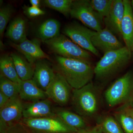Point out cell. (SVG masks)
<instances>
[{"instance_id": "6da1fadb", "label": "cell", "mask_w": 133, "mask_h": 133, "mask_svg": "<svg viewBox=\"0 0 133 133\" xmlns=\"http://www.w3.org/2000/svg\"><path fill=\"white\" fill-rule=\"evenodd\" d=\"M56 68L73 89H78L90 83L94 75L90 63L81 59L57 56Z\"/></svg>"}, {"instance_id": "7a4b0ae2", "label": "cell", "mask_w": 133, "mask_h": 133, "mask_svg": "<svg viewBox=\"0 0 133 133\" xmlns=\"http://www.w3.org/2000/svg\"><path fill=\"white\" fill-rule=\"evenodd\" d=\"M132 56L126 46L106 52L94 67V75L99 79L107 78L125 66Z\"/></svg>"}, {"instance_id": "3957f363", "label": "cell", "mask_w": 133, "mask_h": 133, "mask_svg": "<svg viewBox=\"0 0 133 133\" xmlns=\"http://www.w3.org/2000/svg\"><path fill=\"white\" fill-rule=\"evenodd\" d=\"M72 103L79 115L91 117L96 114L99 107L98 95L92 83L78 89H73Z\"/></svg>"}, {"instance_id": "277c9868", "label": "cell", "mask_w": 133, "mask_h": 133, "mask_svg": "<svg viewBox=\"0 0 133 133\" xmlns=\"http://www.w3.org/2000/svg\"><path fill=\"white\" fill-rule=\"evenodd\" d=\"M44 42L58 56L90 63L92 56L90 52L76 44L64 34Z\"/></svg>"}, {"instance_id": "5b68a950", "label": "cell", "mask_w": 133, "mask_h": 133, "mask_svg": "<svg viewBox=\"0 0 133 133\" xmlns=\"http://www.w3.org/2000/svg\"><path fill=\"white\" fill-rule=\"evenodd\" d=\"M133 95V74L128 72L117 79L106 91L108 104L114 107L128 100Z\"/></svg>"}, {"instance_id": "8992f818", "label": "cell", "mask_w": 133, "mask_h": 133, "mask_svg": "<svg viewBox=\"0 0 133 133\" xmlns=\"http://www.w3.org/2000/svg\"><path fill=\"white\" fill-rule=\"evenodd\" d=\"M70 16L80 21L88 28L98 31L102 29L103 18L93 8L90 1H73Z\"/></svg>"}, {"instance_id": "52a82bcc", "label": "cell", "mask_w": 133, "mask_h": 133, "mask_svg": "<svg viewBox=\"0 0 133 133\" xmlns=\"http://www.w3.org/2000/svg\"><path fill=\"white\" fill-rule=\"evenodd\" d=\"M95 31L79 23H72L65 27L63 33L84 49L98 56L99 51L91 42L92 37Z\"/></svg>"}, {"instance_id": "ba28073f", "label": "cell", "mask_w": 133, "mask_h": 133, "mask_svg": "<svg viewBox=\"0 0 133 133\" xmlns=\"http://www.w3.org/2000/svg\"><path fill=\"white\" fill-rule=\"evenodd\" d=\"M22 121V123L28 127L44 132L74 133L78 131L67 125L56 116L39 118H23Z\"/></svg>"}, {"instance_id": "9c48e42d", "label": "cell", "mask_w": 133, "mask_h": 133, "mask_svg": "<svg viewBox=\"0 0 133 133\" xmlns=\"http://www.w3.org/2000/svg\"><path fill=\"white\" fill-rule=\"evenodd\" d=\"M21 100L19 97L10 99L8 102L0 108L1 131H5L22 118L24 105Z\"/></svg>"}, {"instance_id": "30bf717a", "label": "cell", "mask_w": 133, "mask_h": 133, "mask_svg": "<svg viewBox=\"0 0 133 133\" xmlns=\"http://www.w3.org/2000/svg\"><path fill=\"white\" fill-rule=\"evenodd\" d=\"M71 88L64 77L57 72L45 92L48 97L53 101L64 105L69 102Z\"/></svg>"}, {"instance_id": "8fae6325", "label": "cell", "mask_w": 133, "mask_h": 133, "mask_svg": "<svg viewBox=\"0 0 133 133\" xmlns=\"http://www.w3.org/2000/svg\"><path fill=\"white\" fill-rule=\"evenodd\" d=\"M10 45L24 56L27 61L32 64L44 59H50L49 56L41 49V42L37 39H26L20 43H12Z\"/></svg>"}, {"instance_id": "7c38bea8", "label": "cell", "mask_w": 133, "mask_h": 133, "mask_svg": "<svg viewBox=\"0 0 133 133\" xmlns=\"http://www.w3.org/2000/svg\"><path fill=\"white\" fill-rule=\"evenodd\" d=\"M91 42L96 49L101 51L104 54L124 47L115 35L106 28L95 31L92 37Z\"/></svg>"}, {"instance_id": "4fadbf2b", "label": "cell", "mask_w": 133, "mask_h": 133, "mask_svg": "<svg viewBox=\"0 0 133 133\" xmlns=\"http://www.w3.org/2000/svg\"><path fill=\"white\" fill-rule=\"evenodd\" d=\"M125 8L122 0H113L111 10L104 18L105 27L115 35L121 36V24L124 17Z\"/></svg>"}, {"instance_id": "5bb4252c", "label": "cell", "mask_w": 133, "mask_h": 133, "mask_svg": "<svg viewBox=\"0 0 133 133\" xmlns=\"http://www.w3.org/2000/svg\"><path fill=\"white\" fill-rule=\"evenodd\" d=\"M56 116L52 111L51 103L47 99L32 102L24 105L23 118L35 119Z\"/></svg>"}, {"instance_id": "9a60e30c", "label": "cell", "mask_w": 133, "mask_h": 133, "mask_svg": "<svg viewBox=\"0 0 133 133\" xmlns=\"http://www.w3.org/2000/svg\"><path fill=\"white\" fill-rule=\"evenodd\" d=\"M125 11L121 24V34L126 47L133 56V13L131 1L123 0Z\"/></svg>"}, {"instance_id": "2e32d148", "label": "cell", "mask_w": 133, "mask_h": 133, "mask_svg": "<svg viewBox=\"0 0 133 133\" xmlns=\"http://www.w3.org/2000/svg\"><path fill=\"white\" fill-rule=\"evenodd\" d=\"M44 59L38 60L35 64L32 79L39 88L45 91L55 77L56 73Z\"/></svg>"}, {"instance_id": "e0dca14e", "label": "cell", "mask_w": 133, "mask_h": 133, "mask_svg": "<svg viewBox=\"0 0 133 133\" xmlns=\"http://www.w3.org/2000/svg\"><path fill=\"white\" fill-rule=\"evenodd\" d=\"M19 97L22 100L35 101L46 99V92L37 85L33 79L22 81L20 83Z\"/></svg>"}, {"instance_id": "ac0fdd59", "label": "cell", "mask_w": 133, "mask_h": 133, "mask_svg": "<svg viewBox=\"0 0 133 133\" xmlns=\"http://www.w3.org/2000/svg\"><path fill=\"white\" fill-rule=\"evenodd\" d=\"M26 21L21 17L14 19L10 24L6 36L15 43H20L27 39Z\"/></svg>"}, {"instance_id": "d6986e66", "label": "cell", "mask_w": 133, "mask_h": 133, "mask_svg": "<svg viewBox=\"0 0 133 133\" xmlns=\"http://www.w3.org/2000/svg\"><path fill=\"white\" fill-rule=\"evenodd\" d=\"M10 56L17 75L22 81L32 79L35 69L33 65L29 63L25 58L16 53H12Z\"/></svg>"}, {"instance_id": "ffe728a7", "label": "cell", "mask_w": 133, "mask_h": 133, "mask_svg": "<svg viewBox=\"0 0 133 133\" xmlns=\"http://www.w3.org/2000/svg\"><path fill=\"white\" fill-rule=\"evenodd\" d=\"M60 24L55 19H49L43 22L37 30L38 38L44 42L59 35Z\"/></svg>"}, {"instance_id": "44dd1931", "label": "cell", "mask_w": 133, "mask_h": 133, "mask_svg": "<svg viewBox=\"0 0 133 133\" xmlns=\"http://www.w3.org/2000/svg\"><path fill=\"white\" fill-rule=\"evenodd\" d=\"M58 117L66 125L77 130L85 128L86 124L80 115L64 109H59L55 112Z\"/></svg>"}, {"instance_id": "7402d4cb", "label": "cell", "mask_w": 133, "mask_h": 133, "mask_svg": "<svg viewBox=\"0 0 133 133\" xmlns=\"http://www.w3.org/2000/svg\"><path fill=\"white\" fill-rule=\"evenodd\" d=\"M1 75L20 84L22 80L19 77L11 56L4 55L0 59Z\"/></svg>"}, {"instance_id": "603a6c76", "label": "cell", "mask_w": 133, "mask_h": 133, "mask_svg": "<svg viewBox=\"0 0 133 133\" xmlns=\"http://www.w3.org/2000/svg\"><path fill=\"white\" fill-rule=\"evenodd\" d=\"M20 85L1 75L0 91L7 96L9 99L19 97Z\"/></svg>"}, {"instance_id": "cb8c5ba5", "label": "cell", "mask_w": 133, "mask_h": 133, "mask_svg": "<svg viewBox=\"0 0 133 133\" xmlns=\"http://www.w3.org/2000/svg\"><path fill=\"white\" fill-rule=\"evenodd\" d=\"M97 125L103 133H124L119 122L112 116L104 117L100 120Z\"/></svg>"}, {"instance_id": "d4e9b609", "label": "cell", "mask_w": 133, "mask_h": 133, "mask_svg": "<svg viewBox=\"0 0 133 133\" xmlns=\"http://www.w3.org/2000/svg\"><path fill=\"white\" fill-rule=\"evenodd\" d=\"M73 1L72 0H45L44 5L63 14L65 16H70Z\"/></svg>"}, {"instance_id": "484cf974", "label": "cell", "mask_w": 133, "mask_h": 133, "mask_svg": "<svg viewBox=\"0 0 133 133\" xmlns=\"http://www.w3.org/2000/svg\"><path fill=\"white\" fill-rule=\"evenodd\" d=\"M115 118L125 133H133V118L123 110L116 112Z\"/></svg>"}, {"instance_id": "4316f807", "label": "cell", "mask_w": 133, "mask_h": 133, "mask_svg": "<svg viewBox=\"0 0 133 133\" xmlns=\"http://www.w3.org/2000/svg\"><path fill=\"white\" fill-rule=\"evenodd\" d=\"M90 2L93 8L104 19L109 14L113 0H91Z\"/></svg>"}, {"instance_id": "83f0119b", "label": "cell", "mask_w": 133, "mask_h": 133, "mask_svg": "<svg viewBox=\"0 0 133 133\" xmlns=\"http://www.w3.org/2000/svg\"><path fill=\"white\" fill-rule=\"evenodd\" d=\"M13 12V8L8 5L0 10V35L2 37L4 31Z\"/></svg>"}, {"instance_id": "f1b7e54d", "label": "cell", "mask_w": 133, "mask_h": 133, "mask_svg": "<svg viewBox=\"0 0 133 133\" xmlns=\"http://www.w3.org/2000/svg\"><path fill=\"white\" fill-rule=\"evenodd\" d=\"M26 13L29 16L31 17L43 15L45 14V12L40 8L32 6L29 7L26 9Z\"/></svg>"}, {"instance_id": "f546056e", "label": "cell", "mask_w": 133, "mask_h": 133, "mask_svg": "<svg viewBox=\"0 0 133 133\" xmlns=\"http://www.w3.org/2000/svg\"><path fill=\"white\" fill-rule=\"evenodd\" d=\"M9 99L7 96L0 91V108L4 106L8 102Z\"/></svg>"}, {"instance_id": "4dcf8cb0", "label": "cell", "mask_w": 133, "mask_h": 133, "mask_svg": "<svg viewBox=\"0 0 133 133\" xmlns=\"http://www.w3.org/2000/svg\"><path fill=\"white\" fill-rule=\"evenodd\" d=\"M17 124H13L9 127L7 129L4 131L3 133H20L17 131Z\"/></svg>"}, {"instance_id": "1f68e13d", "label": "cell", "mask_w": 133, "mask_h": 133, "mask_svg": "<svg viewBox=\"0 0 133 133\" xmlns=\"http://www.w3.org/2000/svg\"><path fill=\"white\" fill-rule=\"evenodd\" d=\"M97 126L93 128H85L79 129L75 133H93L96 129Z\"/></svg>"}, {"instance_id": "d6a6232c", "label": "cell", "mask_w": 133, "mask_h": 133, "mask_svg": "<svg viewBox=\"0 0 133 133\" xmlns=\"http://www.w3.org/2000/svg\"><path fill=\"white\" fill-rule=\"evenodd\" d=\"M122 110H123L127 114L129 115L133 118V108H132L125 107L124 109Z\"/></svg>"}, {"instance_id": "836d02e7", "label": "cell", "mask_w": 133, "mask_h": 133, "mask_svg": "<svg viewBox=\"0 0 133 133\" xmlns=\"http://www.w3.org/2000/svg\"><path fill=\"white\" fill-rule=\"evenodd\" d=\"M30 2L32 6L38 7L40 4V1L39 0H30Z\"/></svg>"}, {"instance_id": "e575fe53", "label": "cell", "mask_w": 133, "mask_h": 133, "mask_svg": "<svg viewBox=\"0 0 133 133\" xmlns=\"http://www.w3.org/2000/svg\"><path fill=\"white\" fill-rule=\"evenodd\" d=\"M93 133H103V132L101 131V129H100L98 125L97 126V128H96V129L95 131Z\"/></svg>"}, {"instance_id": "d590c367", "label": "cell", "mask_w": 133, "mask_h": 133, "mask_svg": "<svg viewBox=\"0 0 133 133\" xmlns=\"http://www.w3.org/2000/svg\"><path fill=\"white\" fill-rule=\"evenodd\" d=\"M131 8H132V11L133 13V0H132L131 2Z\"/></svg>"}, {"instance_id": "8d00e7d4", "label": "cell", "mask_w": 133, "mask_h": 133, "mask_svg": "<svg viewBox=\"0 0 133 133\" xmlns=\"http://www.w3.org/2000/svg\"><path fill=\"white\" fill-rule=\"evenodd\" d=\"M132 97H133V95Z\"/></svg>"}]
</instances>
